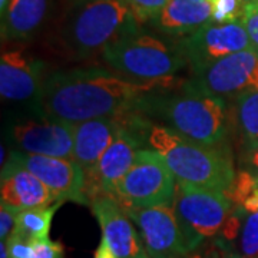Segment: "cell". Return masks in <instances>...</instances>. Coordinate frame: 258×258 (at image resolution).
Listing matches in <instances>:
<instances>
[{"mask_svg":"<svg viewBox=\"0 0 258 258\" xmlns=\"http://www.w3.org/2000/svg\"><path fill=\"white\" fill-rule=\"evenodd\" d=\"M171 85V79L135 82L101 66H82L46 76L37 103L49 118L76 125L85 120L128 115L135 111L144 93Z\"/></svg>","mask_w":258,"mask_h":258,"instance_id":"1","label":"cell"},{"mask_svg":"<svg viewBox=\"0 0 258 258\" xmlns=\"http://www.w3.org/2000/svg\"><path fill=\"white\" fill-rule=\"evenodd\" d=\"M171 88L172 85L159 86L144 93L134 112L194 142L227 147L232 132L230 102L205 93L189 81L178 91Z\"/></svg>","mask_w":258,"mask_h":258,"instance_id":"2","label":"cell"},{"mask_svg":"<svg viewBox=\"0 0 258 258\" xmlns=\"http://www.w3.org/2000/svg\"><path fill=\"white\" fill-rule=\"evenodd\" d=\"M145 145L164 157L178 182L224 191L230 195L237 169L227 147L194 142L154 122H149L145 131Z\"/></svg>","mask_w":258,"mask_h":258,"instance_id":"3","label":"cell"},{"mask_svg":"<svg viewBox=\"0 0 258 258\" xmlns=\"http://www.w3.org/2000/svg\"><path fill=\"white\" fill-rule=\"evenodd\" d=\"M62 30L69 53L76 59H89L139 29L137 18L122 0L74 2Z\"/></svg>","mask_w":258,"mask_h":258,"instance_id":"4","label":"cell"},{"mask_svg":"<svg viewBox=\"0 0 258 258\" xmlns=\"http://www.w3.org/2000/svg\"><path fill=\"white\" fill-rule=\"evenodd\" d=\"M102 59L112 71L135 82L171 79L188 63L176 42L141 29L111 43Z\"/></svg>","mask_w":258,"mask_h":258,"instance_id":"5","label":"cell"},{"mask_svg":"<svg viewBox=\"0 0 258 258\" xmlns=\"http://www.w3.org/2000/svg\"><path fill=\"white\" fill-rule=\"evenodd\" d=\"M232 203L224 191L185 182L176 184L172 210L191 252L221 230L230 217Z\"/></svg>","mask_w":258,"mask_h":258,"instance_id":"6","label":"cell"},{"mask_svg":"<svg viewBox=\"0 0 258 258\" xmlns=\"http://www.w3.org/2000/svg\"><path fill=\"white\" fill-rule=\"evenodd\" d=\"M176 184L164 157L151 148H142L116 186L113 198L126 208L172 207Z\"/></svg>","mask_w":258,"mask_h":258,"instance_id":"7","label":"cell"},{"mask_svg":"<svg viewBox=\"0 0 258 258\" xmlns=\"http://www.w3.org/2000/svg\"><path fill=\"white\" fill-rule=\"evenodd\" d=\"M189 82L212 96L232 102L258 88V52L245 49L225 56L204 69L192 71Z\"/></svg>","mask_w":258,"mask_h":258,"instance_id":"8","label":"cell"},{"mask_svg":"<svg viewBox=\"0 0 258 258\" xmlns=\"http://www.w3.org/2000/svg\"><path fill=\"white\" fill-rule=\"evenodd\" d=\"M176 43L192 71L204 69L225 56L252 49L241 20L228 23L211 22L191 35L181 37Z\"/></svg>","mask_w":258,"mask_h":258,"instance_id":"9","label":"cell"},{"mask_svg":"<svg viewBox=\"0 0 258 258\" xmlns=\"http://www.w3.org/2000/svg\"><path fill=\"white\" fill-rule=\"evenodd\" d=\"M10 155L43 182L56 203L72 201L91 205L86 192V176L74 159L33 155L20 151H13Z\"/></svg>","mask_w":258,"mask_h":258,"instance_id":"10","label":"cell"},{"mask_svg":"<svg viewBox=\"0 0 258 258\" xmlns=\"http://www.w3.org/2000/svg\"><path fill=\"white\" fill-rule=\"evenodd\" d=\"M123 208L137 225L149 258H189L191 251L172 207Z\"/></svg>","mask_w":258,"mask_h":258,"instance_id":"11","label":"cell"},{"mask_svg":"<svg viewBox=\"0 0 258 258\" xmlns=\"http://www.w3.org/2000/svg\"><path fill=\"white\" fill-rule=\"evenodd\" d=\"M142 145H145L144 137L141 132L125 122L123 115L122 128L118 131L108 149L103 152L92 176L86 182V192L91 201L98 195L113 197L116 186L132 166L138 151L142 149Z\"/></svg>","mask_w":258,"mask_h":258,"instance_id":"12","label":"cell"},{"mask_svg":"<svg viewBox=\"0 0 258 258\" xmlns=\"http://www.w3.org/2000/svg\"><path fill=\"white\" fill-rule=\"evenodd\" d=\"M102 238L111 247L115 258H149L139 231L122 204L109 195H98L91 201Z\"/></svg>","mask_w":258,"mask_h":258,"instance_id":"13","label":"cell"},{"mask_svg":"<svg viewBox=\"0 0 258 258\" xmlns=\"http://www.w3.org/2000/svg\"><path fill=\"white\" fill-rule=\"evenodd\" d=\"M74 126L49 116L43 120H19L12 129V138L20 152L72 159Z\"/></svg>","mask_w":258,"mask_h":258,"instance_id":"14","label":"cell"},{"mask_svg":"<svg viewBox=\"0 0 258 258\" xmlns=\"http://www.w3.org/2000/svg\"><path fill=\"white\" fill-rule=\"evenodd\" d=\"M45 63L22 50H8L0 57V95L13 102L37 98L43 85Z\"/></svg>","mask_w":258,"mask_h":258,"instance_id":"15","label":"cell"},{"mask_svg":"<svg viewBox=\"0 0 258 258\" xmlns=\"http://www.w3.org/2000/svg\"><path fill=\"white\" fill-rule=\"evenodd\" d=\"M0 197L2 204H6L18 211L49 207L52 203H56L43 182L20 165L12 155L6 159V164L2 165Z\"/></svg>","mask_w":258,"mask_h":258,"instance_id":"16","label":"cell"},{"mask_svg":"<svg viewBox=\"0 0 258 258\" xmlns=\"http://www.w3.org/2000/svg\"><path fill=\"white\" fill-rule=\"evenodd\" d=\"M123 116L99 118L76 123L74 126V159L88 179L92 176L103 152L122 128Z\"/></svg>","mask_w":258,"mask_h":258,"instance_id":"17","label":"cell"},{"mask_svg":"<svg viewBox=\"0 0 258 258\" xmlns=\"http://www.w3.org/2000/svg\"><path fill=\"white\" fill-rule=\"evenodd\" d=\"M211 22V0H169L149 25L166 36L184 37Z\"/></svg>","mask_w":258,"mask_h":258,"instance_id":"18","label":"cell"},{"mask_svg":"<svg viewBox=\"0 0 258 258\" xmlns=\"http://www.w3.org/2000/svg\"><path fill=\"white\" fill-rule=\"evenodd\" d=\"M50 0H10L2 16V37L25 40L33 36L45 22Z\"/></svg>","mask_w":258,"mask_h":258,"instance_id":"19","label":"cell"},{"mask_svg":"<svg viewBox=\"0 0 258 258\" xmlns=\"http://www.w3.org/2000/svg\"><path fill=\"white\" fill-rule=\"evenodd\" d=\"M232 131L240 145V157L258 145V88L230 103Z\"/></svg>","mask_w":258,"mask_h":258,"instance_id":"20","label":"cell"},{"mask_svg":"<svg viewBox=\"0 0 258 258\" xmlns=\"http://www.w3.org/2000/svg\"><path fill=\"white\" fill-rule=\"evenodd\" d=\"M62 203H56L49 207H37L19 211L15 230L23 237L35 241L40 238H49L52 220Z\"/></svg>","mask_w":258,"mask_h":258,"instance_id":"21","label":"cell"},{"mask_svg":"<svg viewBox=\"0 0 258 258\" xmlns=\"http://www.w3.org/2000/svg\"><path fill=\"white\" fill-rule=\"evenodd\" d=\"M241 257H258V211L248 212L241 225L240 252Z\"/></svg>","mask_w":258,"mask_h":258,"instance_id":"22","label":"cell"},{"mask_svg":"<svg viewBox=\"0 0 258 258\" xmlns=\"http://www.w3.org/2000/svg\"><path fill=\"white\" fill-rule=\"evenodd\" d=\"M139 23H151L169 0H122Z\"/></svg>","mask_w":258,"mask_h":258,"instance_id":"23","label":"cell"},{"mask_svg":"<svg viewBox=\"0 0 258 258\" xmlns=\"http://www.w3.org/2000/svg\"><path fill=\"white\" fill-rule=\"evenodd\" d=\"M212 19L215 23H228L240 20L244 0H211Z\"/></svg>","mask_w":258,"mask_h":258,"instance_id":"24","label":"cell"},{"mask_svg":"<svg viewBox=\"0 0 258 258\" xmlns=\"http://www.w3.org/2000/svg\"><path fill=\"white\" fill-rule=\"evenodd\" d=\"M240 20L248 33L251 46L258 52V2L244 3Z\"/></svg>","mask_w":258,"mask_h":258,"instance_id":"25","label":"cell"},{"mask_svg":"<svg viewBox=\"0 0 258 258\" xmlns=\"http://www.w3.org/2000/svg\"><path fill=\"white\" fill-rule=\"evenodd\" d=\"M33 241L23 237L16 231L10 234V237L6 240L8 251L10 258H30L33 251Z\"/></svg>","mask_w":258,"mask_h":258,"instance_id":"26","label":"cell"},{"mask_svg":"<svg viewBox=\"0 0 258 258\" xmlns=\"http://www.w3.org/2000/svg\"><path fill=\"white\" fill-rule=\"evenodd\" d=\"M33 251L30 258H63V245L57 241L40 238L33 242Z\"/></svg>","mask_w":258,"mask_h":258,"instance_id":"27","label":"cell"},{"mask_svg":"<svg viewBox=\"0 0 258 258\" xmlns=\"http://www.w3.org/2000/svg\"><path fill=\"white\" fill-rule=\"evenodd\" d=\"M18 210L12 208L6 204L0 205V238L6 241L10 237L16 227V218H18Z\"/></svg>","mask_w":258,"mask_h":258,"instance_id":"28","label":"cell"},{"mask_svg":"<svg viewBox=\"0 0 258 258\" xmlns=\"http://www.w3.org/2000/svg\"><path fill=\"white\" fill-rule=\"evenodd\" d=\"M240 169L248 172L254 179H258V145L252 151L241 155Z\"/></svg>","mask_w":258,"mask_h":258,"instance_id":"29","label":"cell"},{"mask_svg":"<svg viewBox=\"0 0 258 258\" xmlns=\"http://www.w3.org/2000/svg\"><path fill=\"white\" fill-rule=\"evenodd\" d=\"M93 258H115L111 247L108 245V242L103 240V238H102L101 242H99V245H98V248L95 251Z\"/></svg>","mask_w":258,"mask_h":258,"instance_id":"30","label":"cell"},{"mask_svg":"<svg viewBox=\"0 0 258 258\" xmlns=\"http://www.w3.org/2000/svg\"><path fill=\"white\" fill-rule=\"evenodd\" d=\"M9 3L10 0H0V13H2V16L6 13V10L9 8Z\"/></svg>","mask_w":258,"mask_h":258,"instance_id":"31","label":"cell"},{"mask_svg":"<svg viewBox=\"0 0 258 258\" xmlns=\"http://www.w3.org/2000/svg\"><path fill=\"white\" fill-rule=\"evenodd\" d=\"M228 258H247V257H241V255H238V254L235 252V254H231V255H228ZM252 258H258V257H252Z\"/></svg>","mask_w":258,"mask_h":258,"instance_id":"32","label":"cell"},{"mask_svg":"<svg viewBox=\"0 0 258 258\" xmlns=\"http://www.w3.org/2000/svg\"><path fill=\"white\" fill-rule=\"evenodd\" d=\"M251 2H258V0H244V3H251Z\"/></svg>","mask_w":258,"mask_h":258,"instance_id":"33","label":"cell"},{"mask_svg":"<svg viewBox=\"0 0 258 258\" xmlns=\"http://www.w3.org/2000/svg\"><path fill=\"white\" fill-rule=\"evenodd\" d=\"M71 2H78V0H71Z\"/></svg>","mask_w":258,"mask_h":258,"instance_id":"34","label":"cell"},{"mask_svg":"<svg viewBox=\"0 0 258 258\" xmlns=\"http://www.w3.org/2000/svg\"><path fill=\"white\" fill-rule=\"evenodd\" d=\"M255 181H257V182H258V179H255Z\"/></svg>","mask_w":258,"mask_h":258,"instance_id":"35","label":"cell"}]
</instances>
